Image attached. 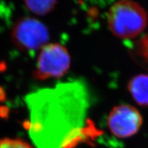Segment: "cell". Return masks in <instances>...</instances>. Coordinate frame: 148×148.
<instances>
[{
	"mask_svg": "<svg viewBox=\"0 0 148 148\" xmlns=\"http://www.w3.org/2000/svg\"><path fill=\"white\" fill-rule=\"evenodd\" d=\"M71 64L70 54L59 43L47 44L40 50L33 75L39 80L58 78L68 71Z\"/></svg>",
	"mask_w": 148,
	"mask_h": 148,
	"instance_id": "obj_4",
	"label": "cell"
},
{
	"mask_svg": "<svg viewBox=\"0 0 148 148\" xmlns=\"http://www.w3.org/2000/svg\"><path fill=\"white\" fill-rule=\"evenodd\" d=\"M5 98H6V94H5L4 88L0 86V102L5 101Z\"/></svg>",
	"mask_w": 148,
	"mask_h": 148,
	"instance_id": "obj_9",
	"label": "cell"
},
{
	"mask_svg": "<svg viewBox=\"0 0 148 148\" xmlns=\"http://www.w3.org/2000/svg\"><path fill=\"white\" fill-rule=\"evenodd\" d=\"M26 128L36 148H74L90 134L89 88L83 79L40 88L25 98Z\"/></svg>",
	"mask_w": 148,
	"mask_h": 148,
	"instance_id": "obj_1",
	"label": "cell"
},
{
	"mask_svg": "<svg viewBox=\"0 0 148 148\" xmlns=\"http://www.w3.org/2000/svg\"><path fill=\"white\" fill-rule=\"evenodd\" d=\"M143 124L141 114L135 107L121 104L111 110L107 119L110 132L116 137L126 138L136 134Z\"/></svg>",
	"mask_w": 148,
	"mask_h": 148,
	"instance_id": "obj_5",
	"label": "cell"
},
{
	"mask_svg": "<svg viewBox=\"0 0 148 148\" xmlns=\"http://www.w3.org/2000/svg\"><path fill=\"white\" fill-rule=\"evenodd\" d=\"M11 38L19 50L32 53L47 45L49 31L41 21L25 16L18 18L14 24Z\"/></svg>",
	"mask_w": 148,
	"mask_h": 148,
	"instance_id": "obj_3",
	"label": "cell"
},
{
	"mask_svg": "<svg viewBox=\"0 0 148 148\" xmlns=\"http://www.w3.org/2000/svg\"><path fill=\"white\" fill-rule=\"evenodd\" d=\"M110 32L121 39L140 36L148 23L147 12L133 0H119L109 9L107 16Z\"/></svg>",
	"mask_w": 148,
	"mask_h": 148,
	"instance_id": "obj_2",
	"label": "cell"
},
{
	"mask_svg": "<svg viewBox=\"0 0 148 148\" xmlns=\"http://www.w3.org/2000/svg\"><path fill=\"white\" fill-rule=\"evenodd\" d=\"M127 89L137 104L148 106V74H138L131 78Z\"/></svg>",
	"mask_w": 148,
	"mask_h": 148,
	"instance_id": "obj_6",
	"label": "cell"
},
{
	"mask_svg": "<svg viewBox=\"0 0 148 148\" xmlns=\"http://www.w3.org/2000/svg\"><path fill=\"white\" fill-rule=\"evenodd\" d=\"M27 8L36 15H45L52 11L57 0H24Z\"/></svg>",
	"mask_w": 148,
	"mask_h": 148,
	"instance_id": "obj_7",
	"label": "cell"
},
{
	"mask_svg": "<svg viewBox=\"0 0 148 148\" xmlns=\"http://www.w3.org/2000/svg\"><path fill=\"white\" fill-rule=\"evenodd\" d=\"M0 148H34L20 138H3L0 139Z\"/></svg>",
	"mask_w": 148,
	"mask_h": 148,
	"instance_id": "obj_8",
	"label": "cell"
}]
</instances>
